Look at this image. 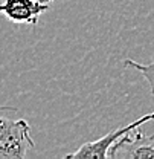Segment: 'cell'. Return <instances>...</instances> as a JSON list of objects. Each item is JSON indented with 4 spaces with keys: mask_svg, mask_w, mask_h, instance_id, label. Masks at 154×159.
<instances>
[{
    "mask_svg": "<svg viewBox=\"0 0 154 159\" xmlns=\"http://www.w3.org/2000/svg\"><path fill=\"white\" fill-rule=\"evenodd\" d=\"M124 66L137 70L143 78L147 80V83L150 86V90H151V93L154 95V60H151L148 64H142V63H137L134 60L127 58V60H124Z\"/></svg>",
    "mask_w": 154,
    "mask_h": 159,
    "instance_id": "obj_5",
    "label": "cell"
},
{
    "mask_svg": "<svg viewBox=\"0 0 154 159\" xmlns=\"http://www.w3.org/2000/svg\"><path fill=\"white\" fill-rule=\"evenodd\" d=\"M40 2H43V3H52L54 0H40Z\"/></svg>",
    "mask_w": 154,
    "mask_h": 159,
    "instance_id": "obj_6",
    "label": "cell"
},
{
    "mask_svg": "<svg viewBox=\"0 0 154 159\" xmlns=\"http://www.w3.org/2000/svg\"><path fill=\"white\" fill-rule=\"evenodd\" d=\"M150 121H154V112L153 113H147L143 115L142 118L133 121L131 124L125 125V127H121V129H116L113 132L104 135L102 138L96 139V141H92V142H86L82 145H79L77 150L70 155H67L66 158L67 159H75V158H99V159H105L110 158L108 152L110 148L115 145L116 142L121 138H124L125 135L131 133L133 130H137L142 124L145 122H150Z\"/></svg>",
    "mask_w": 154,
    "mask_h": 159,
    "instance_id": "obj_2",
    "label": "cell"
},
{
    "mask_svg": "<svg viewBox=\"0 0 154 159\" xmlns=\"http://www.w3.org/2000/svg\"><path fill=\"white\" fill-rule=\"evenodd\" d=\"M113 159H139L154 158V135H145L142 132H136L121 138L108 152Z\"/></svg>",
    "mask_w": 154,
    "mask_h": 159,
    "instance_id": "obj_3",
    "label": "cell"
},
{
    "mask_svg": "<svg viewBox=\"0 0 154 159\" xmlns=\"http://www.w3.org/2000/svg\"><path fill=\"white\" fill-rule=\"evenodd\" d=\"M51 8V3L40 0H3L0 3V14L14 23L37 25L40 16Z\"/></svg>",
    "mask_w": 154,
    "mask_h": 159,
    "instance_id": "obj_4",
    "label": "cell"
},
{
    "mask_svg": "<svg viewBox=\"0 0 154 159\" xmlns=\"http://www.w3.org/2000/svg\"><path fill=\"white\" fill-rule=\"evenodd\" d=\"M35 147L26 119H9L0 115V159H23Z\"/></svg>",
    "mask_w": 154,
    "mask_h": 159,
    "instance_id": "obj_1",
    "label": "cell"
}]
</instances>
